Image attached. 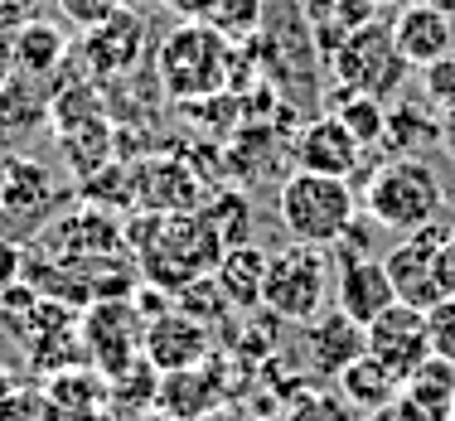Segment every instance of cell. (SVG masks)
<instances>
[{"mask_svg": "<svg viewBox=\"0 0 455 421\" xmlns=\"http://www.w3.org/2000/svg\"><path fill=\"white\" fill-rule=\"evenodd\" d=\"M378 5H383V0H339V25H349V29L368 25V20L378 15Z\"/></svg>", "mask_w": 455, "mask_h": 421, "instance_id": "74e56055", "label": "cell"}, {"mask_svg": "<svg viewBox=\"0 0 455 421\" xmlns=\"http://www.w3.org/2000/svg\"><path fill=\"white\" fill-rule=\"evenodd\" d=\"M363 421H393V417H387V412H373V417H363Z\"/></svg>", "mask_w": 455, "mask_h": 421, "instance_id": "ee69618b", "label": "cell"}, {"mask_svg": "<svg viewBox=\"0 0 455 421\" xmlns=\"http://www.w3.org/2000/svg\"><path fill=\"white\" fill-rule=\"evenodd\" d=\"M431 140H441V116H427L421 107H397V112H387V136L383 146H393L397 155H421V146H431Z\"/></svg>", "mask_w": 455, "mask_h": 421, "instance_id": "d4e9b609", "label": "cell"}, {"mask_svg": "<svg viewBox=\"0 0 455 421\" xmlns=\"http://www.w3.org/2000/svg\"><path fill=\"white\" fill-rule=\"evenodd\" d=\"M262 310H272L281 325H310L315 315L330 310V262L324 247L291 242L272 252L262 286Z\"/></svg>", "mask_w": 455, "mask_h": 421, "instance_id": "277c9868", "label": "cell"}, {"mask_svg": "<svg viewBox=\"0 0 455 421\" xmlns=\"http://www.w3.org/2000/svg\"><path fill=\"white\" fill-rule=\"evenodd\" d=\"M363 165V146L354 140V131L339 116H315L296 131V170L310 175H334V179H354Z\"/></svg>", "mask_w": 455, "mask_h": 421, "instance_id": "8fae6325", "label": "cell"}, {"mask_svg": "<svg viewBox=\"0 0 455 421\" xmlns=\"http://www.w3.org/2000/svg\"><path fill=\"white\" fill-rule=\"evenodd\" d=\"M53 203V175L49 165L29 155H5L0 165V209L15 213V218H39Z\"/></svg>", "mask_w": 455, "mask_h": 421, "instance_id": "e0dca14e", "label": "cell"}, {"mask_svg": "<svg viewBox=\"0 0 455 421\" xmlns=\"http://www.w3.org/2000/svg\"><path fill=\"white\" fill-rule=\"evenodd\" d=\"M286 421H363V412L344 393H300L286 407Z\"/></svg>", "mask_w": 455, "mask_h": 421, "instance_id": "f1b7e54d", "label": "cell"}, {"mask_svg": "<svg viewBox=\"0 0 455 421\" xmlns=\"http://www.w3.org/2000/svg\"><path fill=\"white\" fill-rule=\"evenodd\" d=\"M233 63H237V44L223 39L209 20H180L156 53L160 88L175 102L219 97L228 88V78H233Z\"/></svg>", "mask_w": 455, "mask_h": 421, "instance_id": "6da1fadb", "label": "cell"}, {"mask_svg": "<svg viewBox=\"0 0 455 421\" xmlns=\"http://www.w3.org/2000/svg\"><path fill=\"white\" fill-rule=\"evenodd\" d=\"M140 53H146V20L136 15V10H116L107 25H97L83 35L78 44V59L83 68H88V78H126V73L140 63Z\"/></svg>", "mask_w": 455, "mask_h": 421, "instance_id": "9c48e42d", "label": "cell"}, {"mask_svg": "<svg viewBox=\"0 0 455 421\" xmlns=\"http://www.w3.org/2000/svg\"><path fill=\"white\" fill-rule=\"evenodd\" d=\"M262 20H267V0H213V10H209V25L223 39H233V44L257 39Z\"/></svg>", "mask_w": 455, "mask_h": 421, "instance_id": "4316f807", "label": "cell"}, {"mask_svg": "<svg viewBox=\"0 0 455 421\" xmlns=\"http://www.w3.org/2000/svg\"><path fill=\"white\" fill-rule=\"evenodd\" d=\"M20 281V247H10V237H0V286Z\"/></svg>", "mask_w": 455, "mask_h": 421, "instance_id": "f35d334b", "label": "cell"}, {"mask_svg": "<svg viewBox=\"0 0 455 421\" xmlns=\"http://www.w3.org/2000/svg\"><path fill=\"white\" fill-rule=\"evenodd\" d=\"M156 407L170 421H204L213 412V377L204 369H180V373H160V393Z\"/></svg>", "mask_w": 455, "mask_h": 421, "instance_id": "ffe728a7", "label": "cell"}, {"mask_svg": "<svg viewBox=\"0 0 455 421\" xmlns=\"http://www.w3.org/2000/svg\"><path fill=\"white\" fill-rule=\"evenodd\" d=\"M132 189H136V199L156 213H189L194 194H199V185L189 179V170H184L180 160H150V165H140Z\"/></svg>", "mask_w": 455, "mask_h": 421, "instance_id": "ac0fdd59", "label": "cell"}, {"mask_svg": "<svg viewBox=\"0 0 455 421\" xmlns=\"http://www.w3.org/2000/svg\"><path fill=\"white\" fill-rule=\"evenodd\" d=\"M63 59H68V35L59 25L29 20V25L15 29V73H29V78L44 83Z\"/></svg>", "mask_w": 455, "mask_h": 421, "instance_id": "44dd1931", "label": "cell"}, {"mask_svg": "<svg viewBox=\"0 0 455 421\" xmlns=\"http://www.w3.org/2000/svg\"><path fill=\"white\" fill-rule=\"evenodd\" d=\"M276 213H281V228L291 233V242L334 247L349 233V223L359 218V189L349 179L296 170V175L281 179Z\"/></svg>", "mask_w": 455, "mask_h": 421, "instance_id": "3957f363", "label": "cell"}, {"mask_svg": "<svg viewBox=\"0 0 455 421\" xmlns=\"http://www.w3.org/2000/svg\"><path fill=\"white\" fill-rule=\"evenodd\" d=\"M451 407H455V369L431 353V359L397 387L387 417L393 421H451Z\"/></svg>", "mask_w": 455, "mask_h": 421, "instance_id": "9a60e30c", "label": "cell"}, {"mask_svg": "<svg viewBox=\"0 0 455 421\" xmlns=\"http://www.w3.org/2000/svg\"><path fill=\"white\" fill-rule=\"evenodd\" d=\"M300 330H306V369L315 377H339L349 363H359L368 353V330L354 315H344L339 306Z\"/></svg>", "mask_w": 455, "mask_h": 421, "instance_id": "7c38bea8", "label": "cell"}, {"mask_svg": "<svg viewBox=\"0 0 455 421\" xmlns=\"http://www.w3.org/2000/svg\"><path fill=\"white\" fill-rule=\"evenodd\" d=\"M29 20H39V0H0V29L5 35H15Z\"/></svg>", "mask_w": 455, "mask_h": 421, "instance_id": "d590c367", "label": "cell"}, {"mask_svg": "<svg viewBox=\"0 0 455 421\" xmlns=\"http://www.w3.org/2000/svg\"><path fill=\"white\" fill-rule=\"evenodd\" d=\"M451 421H455V407H451Z\"/></svg>", "mask_w": 455, "mask_h": 421, "instance_id": "7dc6e473", "label": "cell"}, {"mask_svg": "<svg viewBox=\"0 0 455 421\" xmlns=\"http://www.w3.org/2000/svg\"><path fill=\"white\" fill-rule=\"evenodd\" d=\"M421 97H427L436 112H451L455 107V53L421 68Z\"/></svg>", "mask_w": 455, "mask_h": 421, "instance_id": "4dcf8cb0", "label": "cell"}, {"mask_svg": "<svg viewBox=\"0 0 455 421\" xmlns=\"http://www.w3.org/2000/svg\"><path fill=\"white\" fill-rule=\"evenodd\" d=\"M446 242V228L441 223H427V228L407 233L393 252L383 257L387 276H393V290L403 306H417V310H431L441 300L436 290V247Z\"/></svg>", "mask_w": 455, "mask_h": 421, "instance_id": "ba28073f", "label": "cell"}, {"mask_svg": "<svg viewBox=\"0 0 455 421\" xmlns=\"http://www.w3.org/2000/svg\"><path fill=\"white\" fill-rule=\"evenodd\" d=\"M334 116L349 126L359 146H378V140L387 136V107L378 102V97H368V92H344L339 107H334Z\"/></svg>", "mask_w": 455, "mask_h": 421, "instance_id": "484cf974", "label": "cell"}, {"mask_svg": "<svg viewBox=\"0 0 455 421\" xmlns=\"http://www.w3.org/2000/svg\"><path fill=\"white\" fill-rule=\"evenodd\" d=\"M150 421H170V417H165V412H160V417H150Z\"/></svg>", "mask_w": 455, "mask_h": 421, "instance_id": "bcb514c9", "label": "cell"}, {"mask_svg": "<svg viewBox=\"0 0 455 421\" xmlns=\"http://www.w3.org/2000/svg\"><path fill=\"white\" fill-rule=\"evenodd\" d=\"M160 5H170L180 20H209L213 0H160Z\"/></svg>", "mask_w": 455, "mask_h": 421, "instance_id": "ab89813d", "label": "cell"}, {"mask_svg": "<svg viewBox=\"0 0 455 421\" xmlns=\"http://www.w3.org/2000/svg\"><path fill=\"white\" fill-rule=\"evenodd\" d=\"M436 290L441 300H455V233H446V242L436 247Z\"/></svg>", "mask_w": 455, "mask_h": 421, "instance_id": "e575fe53", "label": "cell"}, {"mask_svg": "<svg viewBox=\"0 0 455 421\" xmlns=\"http://www.w3.org/2000/svg\"><path fill=\"white\" fill-rule=\"evenodd\" d=\"M44 116H49V92L39 88V78L10 73V78L0 83V131H10V136L35 131Z\"/></svg>", "mask_w": 455, "mask_h": 421, "instance_id": "7402d4cb", "label": "cell"}, {"mask_svg": "<svg viewBox=\"0 0 455 421\" xmlns=\"http://www.w3.org/2000/svg\"><path fill=\"white\" fill-rule=\"evenodd\" d=\"M204 213H209V223L219 228L223 247L247 242V203H243V194H219V203H213V209H204Z\"/></svg>", "mask_w": 455, "mask_h": 421, "instance_id": "f546056e", "label": "cell"}, {"mask_svg": "<svg viewBox=\"0 0 455 421\" xmlns=\"http://www.w3.org/2000/svg\"><path fill=\"white\" fill-rule=\"evenodd\" d=\"M140 353L156 373H180V369H199L213 353V334L209 325L189 320L184 310H165V315L146 320V334H140Z\"/></svg>", "mask_w": 455, "mask_h": 421, "instance_id": "30bf717a", "label": "cell"}, {"mask_svg": "<svg viewBox=\"0 0 455 421\" xmlns=\"http://www.w3.org/2000/svg\"><path fill=\"white\" fill-rule=\"evenodd\" d=\"M53 412L59 421H97L102 417V407L112 402V387H107V377H92L88 369H63L53 373L44 383Z\"/></svg>", "mask_w": 455, "mask_h": 421, "instance_id": "d6986e66", "label": "cell"}, {"mask_svg": "<svg viewBox=\"0 0 455 421\" xmlns=\"http://www.w3.org/2000/svg\"><path fill=\"white\" fill-rule=\"evenodd\" d=\"M334 306L368 330L387 306H397V290H393L387 266L378 262V257H344L339 276H334Z\"/></svg>", "mask_w": 455, "mask_h": 421, "instance_id": "5bb4252c", "label": "cell"}, {"mask_svg": "<svg viewBox=\"0 0 455 421\" xmlns=\"http://www.w3.org/2000/svg\"><path fill=\"white\" fill-rule=\"evenodd\" d=\"M359 203L378 228L417 233V228H427V223L441 218V209H446V185H441V175H436L431 160L397 155V160L378 165L373 175L363 179Z\"/></svg>", "mask_w": 455, "mask_h": 421, "instance_id": "7a4b0ae2", "label": "cell"}, {"mask_svg": "<svg viewBox=\"0 0 455 421\" xmlns=\"http://www.w3.org/2000/svg\"><path fill=\"white\" fill-rule=\"evenodd\" d=\"M427 330H431V353L455 369V300H436L427 310Z\"/></svg>", "mask_w": 455, "mask_h": 421, "instance_id": "d6a6232c", "label": "cell"}, {"mask_svg": "<svg viewBox=\"0 0 455 421\" xmlns=\"http://www.w3.org/2000/svg\"><path fill=\"white\" fill-rule=\"evenodd\" d=\"M0 421H59V412H53L49 393L44 387H20L15 402H10V412Z\"/></svg>", "mask_w": 455, "mask_h": 421, "instance_id": "836d02e7", "label": "cell"}, {"mask_svg": "<svg viewBox=\"0 0 455 421\" xmlns=\"http://www.w3.org/2000/svg\"><path fill=\"white\" fill-rule=\"evenodd\" d=\"M15 393H20V383H15V373L0 363V417L10 412V402H15Z\"/></svg>", "mask_w": 455, "mask_h": 421, "instance_id": "60d3db41", "label": "cell"}, {"mask_svg": "<svg viewBox=\"0 0 455 421\" xmlns=\"http://www.w3.org/2000/svg\"><path fill=\"white\" fill-rule=\"evenodd\" d=\"M334 383H339V393L349 397L354 407H359L363 417H373V412H387V407H393V397H397V377L383 369V363H373L363 353L359 363H349V369H344L339 377H334Z\"/></svg>", "mask_w": 455, "mask_h": 421, "instance_id": "603a6c76", "label": "cell"}, {"mask_svg": "<svg viewBox=\"0 0 455 421\" xmlns=\"http://www.w3.org/2000/svg\"><path fill=\"white\" fill-rule=\"evenodd\" d=\"M407 68L411 63L393 44V25H378V20L349 29L344 49L334 53V78L344 83V92H368V97H378V102L403 92Z\"/></svg>", "mask_w": 455, "mask_h": 421, "instance_id": "5b68a950", "label": "cell"}, {"mask_svg": "<svg viewBox=\"0 0 455 421\" xmlns=\"http://www.w3.org/2000/svg\"><path fill=\"white\" fill-rule=\"evenodd\" d=\"M383 5H393V10H403V5H417V0H383Z\"/></svg>", "mask_w": 455, "mask_h": 421, "instance_id": "7bdbcfd3", "label": "cell"}, {"mask_svg": "<svg viewBox=\"0 0 455 421\" xmlns=\"http://www.w3.org/2000/svg\"><path fill=\"white\" fill-rule=\"evenodd\" d=\"M59 146H63V155H68V165L78 170L83 179H92L97 170L107 165V155H112V126H107V116H92V122H83V126L59 131Z\"/></svg>", "mask_w": 455, "mask_h": 421, "instance_id": "cb8c5ba5", "label": "cell"}, {"mask_svg": "<svg viewBox=\"0 0 455 421\" xmlns=\"http://www.w3.org/2000/svg\"><path fill=\"white\" fill-rule=\"evenodd\" d=\"M175 310H184L189 320H199V325H219V320L228 315V296H223V286L213 281V272L209 276H194L189 286H180L175 290Z\"/></svg>", "mask_w": 455, "mask_h": 421, "instance_id": "83f0119b", "label": "cell"}, {"mask_svg": "<svg viewBox=\"0 0 455 421\" xmlns=\"http://www.w3.org/2000/svg\"><path fill=\"white\" fill-rule=\"evenodd\" d=\"M126 5H160V0H126Z\"/></svg>", "mask_w": 455, "mask_h": 421, "instance_id": "f6af8a7d", "label": "cell"}, {"mask_svg": "<svg viewBox=\"0 0 455 421\" xmlns=\"http://www.w3.org/2000/svg\"><path fill=\"white\" fill-rule=\"evenodd\" d=\"M267 262H272V252H262L257 242L223 247L219 266H213V281L223 286V296H228V306H233V310H262Z\"/></svg>", "mask_w": 455, "mask_h": 421, "instance_id": "2e32d148", "label": "cell"}, {"mask_svg": "<svg viewBox=\"0 0 455 421\" xmlns=\"http://www.w3.org/2000/svg\"><path fill=\"white\" fill-rule=\"evenodd\" d=\"M140 334H146V325L136 320L132 300H97L88 315H83V349L102 369L107 383L122 377L140 359Z\"/></svg>", "mask_w": 455, "mask_h": 421, "instance_id": "8992f818", "label": "cell"}, {"mask_svg": "<svg viewBox=\"0 0 455 421\" xmlns=\"http://www.w3.org/2000/svg\"><path fill=\"white\" fill-rule=\"evenodd\" d=\"M296 5H300L306 29H320V25H334V20H339V0H296Z\"/></svg>", "mask_w": 455, "mask_h": 421, "instance_id": "8d00e7d4", "label": "cell"}, {"mask_svg": "<svg viewBox=\"0 0 455 421\" xmlns=\"http://www.w3.org/2000/svg\"><path fill=\"white\" fill-rule=\"evenodd\" d=\"M368 359L383 363L397 383H407L421 363L431 359V330H427V310L417 306H387L383 315L368 325Z\"/></svg>", "mask_w": 455, "mask_h": 421, "instance_id": "52a82bcc", "label": "cell"}, {"mask_svg": "<svg viewBox=\"0 0 455 421\" xmlns=\"http://www.w3.org/2000/svg\"><path fill=\"white\" fill-rule=\"evenodd\" d=\"M122 5H126V0H59V15L68 20L73 29H83V35H88V29L107 25V20H112Z\"/></svg>", "mask_w": 455, "mask_h": 421, "instance_id": "1f68e13d", "label": "cell"}, {"mask_svg": "<svg viewBox=\"0 0 455 421\" xmlns=\"http://www.w3.org/2000/svg\"><path fill=\"white\" fill-rule=\"evenodd\" d=\"M393 44L397 53L411 63V68H427L436 59H451L455 53V20L446 5L436 0H417V5H403L393 20Z\"/></svg>", "mask_w": 455, "mask_h": 421, "instance_id": "4fadbf2b", "label": "cell"}, {"mask_svg": "<svg viewBox=\"0 0 455 421\" xmlns=\"http://www.w3.org/2000/svg\"><path fill=\"white\" fill-rule=\"evenodd\" d=\"M441 146L455 155V107H451V112H441Z\"/></svg>", "mask_w": 455, "mask_h": 421, "instance_id": "b9f144b4", "label": "cell"}]
</instances>
